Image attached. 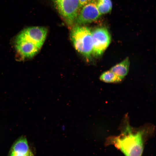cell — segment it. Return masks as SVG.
<instances>
[{
  "mask_svg": "<svg viewBox=\"0 0 156 156\" xmlns=\"http://www.w3.org/2000/svg\"><path fill=\"white\" fill-rule=\"evenodd\" d=\"M56 9L70 26L74 24L79 11V0H53Z\"/></svg>",
  "mask_w": 156,
  "mask_h": 156,
  "instance_id": "cell-3",
  "label": "cell"
},
{
  "mask_svg": "<svg viewBox=\"0 0 156 156\" xmlns=\"http://www.w3.org/2000/svg\"><path fill=\"white\" fill-rule=\"evenodd\" d=\"M15 47L18 52L25 58H31L40 49L35 44L28 40L16 37Z\"/></svg>",
  "mask_w": 156,
  "mask_h": 156,
  "instance_id": "cell-7",
  "label": "cell"
},
{
  "mask_svg": "<svg viewBox=\"0 0 156 156\" xmlns=\"http://www.w3.org/2000/svg\"><path fill=\"white\" fill-rule=\"evenodd\" d=\"M70 37L76 49L87 59H90L93 47L91 29L86 26L77 25L72 28Z\"/></svg>",
  "mask_w": 156,
  "mask_h": 156,
  "instance_id": "cell-2",
  "label": "cell"
},
{
  "mask_svg": "<svg viewBox=\"0 0 156 156\" xmlns=\"http://www.w3.org/2000/svg\"><path fill=\"white\" fill-rule=\"evenodd\" d=\"M120 136L111 138V141L125 156H142L144 149L143 132L134 133L129 126Z\"/></svg>",
  "mask_w": 156,
  "mask_h": 156,
  "instance_id": "cell-1",
  "label": "cell"
},
{
  "mask_svg": "<svg viewBox=\"0 0 156 156\" xmlns=\"http://www.w3.org/2000/svg\"><path fill=\"white\" fill-rule=\"evenodd\" d=\"M96 2L97 9L101 15L111 11L112 7L111 0H96Z\"/></svg>",
  "mask_w": 156,
  "mask_h": 156,
  "instance_id": "cell-11",
  "label": "cell"
},
{
  "mask_svg": "<svg viewBox=\"0 0 156 156\" xmlns=\"http://www.w3.org/2000/svg\"><path fill=\"white\" fill-rule=\"evenodd\" d=\"M47 31L44 27H28L23 29L16 37L30 41L40 49L45 40Z\"/></svg>",
  "mask_w": 156,
  "mask_h": 156,
  "instance_id": "cell-5",
  "label": "cell"
},
{
  "mask_svg": "<svg viewBox=\"0 0 156 156\" xmlns=\"http://www.w3.org/2000/svg\"><path fill=\"white\" fill-rule=\"evenodd\" d=\"M96 0L84 5L81 8L75 21L77 25H81L95 21L101 15L97 7Z\"/></svg>",
  "mask_w": 156,
  "mask_h": 156,
  "instance_id": "cell-6",
  "label": "cell"
},
{
  "mask_svg": "<svg viewBox=\"0 0 156 156\" xmlns=\"http://www.w3.org/2000/svg\"><path fill=\"white\" fill-rule=\"evenodd\" d=\"M123 79L110 70L103 72L100 77L101 80L107 83L119 82Z\"/></svg>",
  "mask_w": 156,
  "mask_h": 156,
  "instance_id": "cell-10",
  "label": "cell"
},
{
  "mask_svg": "<svg viewBox=\"0 0 156 156\" xmlns=\"http://www.w3.org/2000/svg\"><path fill=\"white\" fill-rule=\"evenodd\" d=\"M129 60L128 57H127L121 62L113 66L109 70L124 78L129 72Z\"/></svg>",
  "mask_w": 156,
  "mask_h": 156,
  "instance_id": "cell-9",
  "label": "cell"
},
{
  "mask_svg": "<svg viewBox=\"0 0 156 156\" xmlns=\"http://www.w3.org/2000/svg\"><path fill=\"white\" fill-rule=\"evenodd\" d=\"M93 40L92 55L95 57L101 56L111 41L110 34L105 28L99 27L92 31Z\"/></svg>",
  "mask_w": 156,
  "mask_h": 156,
  "instance_id": "cell-4",
  "label": "cell"
},
{
  "mask_svg": "<svg viewBox=\"0 0 156 156\" xmlns=\"http://www.w3.org/2000/svg\"><path fill=\"white\" fill-rule=\"evenodd\" d=\"M8 156H34L25 136H21L13 143Z\"/></svg>",
  "mask_w": 156,
  "mask_h": 156,
  "instance_id": "cell-8",
  "label": "cell"
},
{
  "mask_svg": "<svg viewBox=\"0 0 156 156\" xmlns=\"http://www.w3.org/2000/svg\"><path fill=\"white\" fill-rule=\"evenodd\" d=\"M94 0H79L80 8L87 3Z\"/></svg>",
  "mask_w": 156,
  "mask_h": 156,
  "instance_id": "cell-12",
  "label": "cell"
}]
</instances>
